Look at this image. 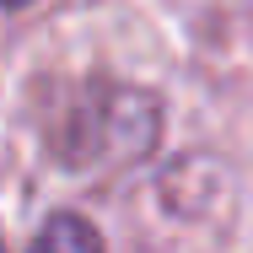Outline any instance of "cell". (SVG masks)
<instances>
[{"label": "cell", "instance_id": "obj_1", "mask_svg": "<svg viewBox=\"0 0 253 253\" xmlns=\"http://www.w3.org/2000/svg\"><path fill=\"white\" fill-rule=\"evenodd\" d=\"M27 253H102V237L92 221H81V215H49L43 221V232L33 237V248Z\"/></svg>", "mask_w": 253, "mask_h": 253}, {"label": "cell", "instance_id": "obj_2", "mask_svg": "<svg viewBox=\"0 0 253 253\" xmlns=\"http://www.w3.org/2000/svg\"><path fill=\"white\" fill-rule=\"evenodd\" d=\"M0 5H27V0H0Z\"/></svg>", "mask_w": 253, "mask_h": 253}, {"label": "cell", "instance_id": "obj_3", "mask_svg": "<svg viewBox=\"0 0 253 253\" xmlns=\"http://www.w3.org/2000/svg\"><path fill=\"white\" fill-rule=\"evenodd\" d=\"M0 253H5V248H0Z\"/></svg>", "mask_w": 253, "mask_h": 253}]
</instances>
